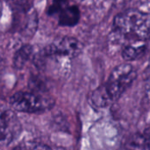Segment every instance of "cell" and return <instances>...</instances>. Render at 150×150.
<instances>
[{
  "label": "cell",
  "instance_id": "12",
  "mask_svg": "<svg viewBox=\"0 0 150 150\" xmlns=\"http://www.w3.org/2000/svg\"><path fill=\"white\" fill-rule=\"evenodd\" d=\"M12 2L15 4H17L18 6H22V7L28 5V0H12Z\"/></svg>",
  "mask_w": 150,
  "mask_h": 150
},
{
  "label": "cell",
  "instance_id": "9",
  "mask_svg": "<svg viewBox=\"0 0 150 150\" xmlns=\"http://www.w3.org/2000/svg\"><path fill=\"white\" fill-rule=\"evenodd\" d=\"M13 150H51L45 144L36 142H25L18 145Z\"/></svg>",
  "mask_w": 150,
  "mask_h": 150
},
{
  "label": "cell",
  "instance_id": "3",
  "mask_svg": "<svg viewBox=\"0 0 150 150\" xmlns=\"http://www.w3.org/2000/svg\"><path fill=\"white\" fill-rule=\"evenodd\" d=\"M12 108L23 112H37L50 108L54 100L34 91H19L10 99Z\"/></svg>",
  "mask_w": 150,
  "mask_h": 150
},
{
  "label": "cell",
  "instance_id": "10",
  "mask_svg": "<svg viewBox=\"0 0 150 150\" xmlns=\"http://www.w3.org/2000/svg\"><path fill=\"white\" fill-rule=\"evenodd\" d=\"M68 3H69V0H54L48 7L47 14L50 16L57 15V13L60 11V10L64 5H66Z\"/></svg>",
  "mask_w": 150,
  "mask_h": 150
},
{
  "label": "cell",
  "instance_id": "1",
  "mask_svg": "<svg viewBox=\"0 0 150 150\" xmlns=\"http://www.w3.org/2000/svg\"><path fill=\"white\" fill-rule=\"evenodd\" d=\"M136 76V70L132 65H119L111 73L107 83L92 94L93 104L98 107H105L116 101L130 87Z\"/></svg>",
  "mask_w": 150,
  "mask_h": 150
},
{
  "label": "cell",
  "instance_id": "8",
  "mask_svg": "<svg viewBox=\"0 0 150 150\" xmlns=\"http://www.w3.org/2000/svg\"><path fill=\"white\" fill-rule=\"evenodd\" d=\"M33 54V47L25 45L21 47L13 57V65L16 69H22Z\"/></svg>",
  "mask_w": 150,
  "mask_h": 150
},
{
  "label": "cell",
  "instance_id": "13",
  "mask_svg": "<svg viewBox=\"0 0 150 150\" xmlns=\"http://www.w3.org/2000/svg\"><path fill=\"white\" fill-rule=\"evenodd\" d=\"M2 10H3V4H2V2L0 1V18L2 15Z\"/></svg>",
  "mask_w": 150,
  "mask_h": 150
},
{
  "label": "cell",
  "instance_id": "5",
  "mask_svg": "<svg viewBox=\"0 0 150 150\" xmlns=\"http://www.w3.org/2000/svg\"><path fill=\"white\" fill-rule=\"evenodd\" d=\"M83 50L82 43L76 38L64 36L55 40L52 44L45 47L44 53L50 56H63L74 58Z\"/></svg>",
  "mask_w": 150,
  "mask_h": 150
},
{
  "label": "cell",
  "instance_id": "7",
  "mask_svg": "<svg viewBox=\"0 0 150 150\" xmlns=\"http://www.w3.org/2000/svg\"><path fill=\"white\" fill-rule=\"evenodd\" d=\"M147 49L145 42H130L124 47L122 57L126 61H134L142 57Z\"/></svg>",
  "mask_w": 150,
  "mask_h": 150
},
{
  "label": "cell",
  "instance_id": "2",
  "mask_svg": "<svg viewBox=\"0 0 150 150\" xmlns=\"http://www.w3.org/2000/svg\"><path fill=\"white\" fill-rule=\"evenodd\" d=\"M115 33L129 42H146L150 39V13L129 9L115 16Z\"/></svg>",
  "mask_w": 150,
  "mask_h": 150
},
{
  "label": "cell",
  "instance_id": "6",
  "mask_svg": "<svg viewBox=\"0 0 150 150\" xmlns=\"http://www.w3.org/2000/svg\"><path fill=\"white\" fill-rule=\"evenodd\" d=\"M57 15L59 25L62 26H74L80 19L79 8L75 4H70V3L64 5Z\"/></svg>",
  "mask_w": 150,
  "mask_h": 150
},
{
  "label": "cell",
  "instance_id": "4",
  "mask_svg": "<svg viewBox=\"0 0 150 150\" xmlns=\"http://www.w3.org/2000/svg\"><path fill=\"white\" fill-rule=\"evenodd\" d=\"M21 124L15 112L9 107L0 105V145H8L21 132Z\"/></svg>",
  "mask_w": 150,
  "mask_h": 150
},
{
  "label": "cell",
  "instance_id": "11",
  "mask_svg": "<svg viewBox=\"0 0 150 150\" xmlns=\"http://www.w3.org/2000/svg\"><path fill=\"white\" fill-rule=\"evenodd\" d=\"M142 141L147 150H150V127H148L142 134H140Z\"/></svg>",
  "mask_w": 150,
  "mask_h": 150
}]
</instances>
